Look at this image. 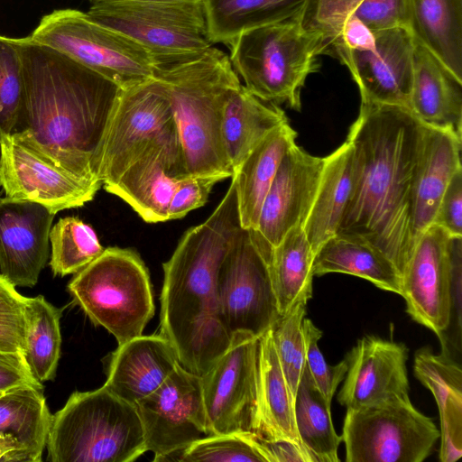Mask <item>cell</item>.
<instances>
[{
  "mask_svg": "<svg viewBox=\"0 0 462 462\" xmlns=\"http://www.w3.org/2000/svg\"><path fill=\"white\" fill-rule=\"evenodd\" d=\"M289 121L276 104L265 105L242 84L229 96L223 113L222 138L233 173L275 127Z\"/></svg>",
  "mask_w": 462,
  "mask_h": 462,
  "instance_id": "cell-28",
  "label": "cell"
},
{
  "mask_svg": "<svg viewBox=\"0 0 462 462\" xmlns=\"http://www.w3.org/2000/svg\"><path fill=\"white\" fill-rule=\"evenodd\" d=\"M24 91L18 40L0 35V139L14 133Z\"/></svg>",
  "mask_w": 462,
  "mask_h": 462,
  "instance_id": "cell-41",
  "label": "cell"
},
{
  "mask_svg": "<svg viewBox=\"0 0 462 462\" xmlns=\"http://www.w3.org/2000/svg\"><path fill=\"white\" fill-rule=\"evenodd\" d=\"M230 61L245 87L259 99L300 111V90L328 54L325 37L298 19L245 32L227 44Z\"/></svg>",
  "mask_w": 462,
  "mask_h": 462,
  "instance_id": "cell-6",
  "label": "cell"
},
{
  "mask_svg": "<svg viewBox=\"0 0 462 462\" xmlns=\"http://www.w3.org/2000/svg\"><path fill=\"white\" fill-rule=\"evenodd\" d=\"M424 127L407 107L361 100L346 138L355 176L336 236L378 248L401 275L415 245L412 193Z\"/></svg>",
  "mask_w": 462,
  "mask_h": 462,
  "instance_id": "cell-1",
  "label": "cell"
},
{
  "mask_svg": "<svg viewBox=\"0 0 462 462\" xmlns=\"http://www.w3.org/2000/svg\"><path fill=\"white\" fill-rule=\"evenodd\" d=\"M23 387L43 389L31 372L24 355L0 351V393Z\"/></svg>",
  "mask_w": 462,
  "mask_h": 462,
  "instance_id": "cell-46",
  "label": "cell"
},
{
  "mask_svg": "<svg viewBox=\"0 0 462 462\" xmlns=\"http://www.w3.org/2000/svg\"><path fill=\"white\" fill-rule=\"evenodd\" d=\"M206 221L188 229L163 263L160 334L177 351L182 367L202 375L228 347L231 336L219 314L220 265L242 228L236 180Z\"/></svg>",
  "mask_w": 462,
  "mask_h": 462,
  "instance_id": "cell-3",
  "label": "cell"
},
{
  "mask_svg": "<svg viewBox=\"0 0 462 462\" xmlns=\"http://www.w3.org/2000/svg\"><path fill=\"white\" fill-rule=\"evenodd\" d=\"M294 420L300 442L311 462H337L342 441L335 430L329 404L306 365L294 398Z\"/></svg>",
  "mask_w": 462,
  "mask_h": 462,
  "instance_id": "cell-34",
  "label": "cell"
},
{
  "mask_svg": "<svg viewBox=\"0 0 462 462\" xmlns=\"http://www.w3.org/2000/svg\"><path fill=\"white\" fill-rule=\"evenodd\" d=\"M91 3L97 2V0H89Z\"/></svg>",
  "mask_w": 462,
  "mask_h": 462,
  "instance_id": "cell-50",
  "label": "cell"
},
{
  "mask_svg": "<svg viewBox=\"0 0 462 462\" xmlns=\"http://www.w3.org/2000/svg\"><path fill=\"white\" fill-rule=\"evenodd\" d=\"M97 1H100V0H97ZM121 1H132V2H180V1H193V0H121Z\"/></svg>",
  "mask_w": 462,
  "mask_h": 462,
  "instance_id": "cell-49",
  "label": "cell"
},
{
  "mask_svg": "<svg viewBox=\"0 0 462 462\" xmlns=\"http://www.w3.org/2000/svg\"><path fill=\"white\" fill-rule=\"evenodd\" d=\"M374 36L371 50L337 48L332 55L349 69L361 100L409 109L415 39L404 27L379 31Z\"/></svg>",
  "mask_w": 462,
  "mask_h": 462,
  "instance_id": "cell-17",
  "label": "cell"
},
{
  "mask_svg": "<svg viewBox=\"0 0 462 462\" xmlns=\"http://www.w3.org/2000/svg\"><path fill=\"white\" fill-rule=\"evenodd\" d=\"M297 132L284 122L271 131L245 158L232 177L236 180L241 226L254 229L264 197Z\"/></svg>",
  "mask_w": 462,
  "mask_h": 462,
  "instance_id": "cell-27",
  "label": "cell"
},
{
  "mask_svg": "<svg viewBox=\"0 0 462 462\" xmlns=\"http://www.w3.org/2000/svg\"><path fill=\"white\" fill-rule=\"evenodd\" d=\"M0 462H29L24 446L10 433L0 432Z\"/></svg>",
  "mask_w": 462,
  "mask_h": 462,
  "instance_id": "cell-48",
  "label": "cell"
},
{
  "mask_svg": "<svg viewBox=\"0 0 462 462\" xmlns=\"http://www.w3.org/2000/svg\"><path fill=\"white\" fill-rule=\"evenodd\" d=\"M433 224L462 236V169L451 178L440 199Z\"/></svg>",
  "mask_w": 462,
  "mask_h": 462,
  "instance_id": "cell-45",
  "label": "cell"
},
{
  "mask_svg": "<svg viewBox=\"0 0 462 462\" xmlns=\"http://www.w3.org/2000/svg\"><path fill=\"white\" fill-rule=\"evenodd\" d=\"M188 177L176 126L152 143L106 190L126 202L145 222L168 220L173 193Z\"/></svg>",
  "mask_w": 462,
  "mask_h": 462,
  "instance_id": "cell-19",
  "label": "cell"
},
{
  "mask_svg": "<svg viewBox=\"0 0 462 462\" xmlns=\"http://www.w3.org/2000/svg\"><path fill=\"white\" fill-rule=\"evenodd\" d=\"M269 255L249 229L236 236L218 271L217 296L221 321L230 336L246 331L261 336L280 318Z\"/></svg>",
  "mask_w": 462,
  "mask_h": 462,
  "instance_id": "cell-11",
  "label": "cell"
},
{
  "mask_svg": "<svg viewBox=\"0 0 462 462\" xmlns=\"http://www.w3.org/2000/svg\"><path fill=\"white\" fill-rule=\"evenodd\" d=\"M101 185L59 168L11 134L0 139V187L8 198L41 204L56 214L92 200Z\"/></svg>",
  "mask_w": 462,
  "mask_h": 462,
  "instance_id": "cell-16",
  "label": "cell"
},
{
  "mask_svg": "<svg viewBox=\"0 0 462 462\" xmlns=\"http://www.w3.org/2000/svg\"><path fill=\"white\" fill-rule=\"evenodd\" d=\"M325 157L308 153L296 143L284 154L264 197L254 229L259 245L272 249L292 227L303 226L313 204Z\"/></svg>",
  "mask_w": 462,
  "mask_h": 462,
  "instance_id": "cell-18",
  "label": "cell"
},
{
  "mask_svg": "<svg viewBox=\"0 0 462 462\" xmlns=\"http://www.w3.org/2000/svg\"><path fill=\"white\" fill-rule=\"evenodd\" d=\"M262 440L271 462H311L304 448L294 442L288 440H265L263 439Z\"/></svg>",
  "mask_w": 462,
  "mask_h": 462,
  "instance_id": "cell-47",
  "label": "cell"
},
{
  "mask_svg": "<svg viewBox=\"0 0 462 462\" xmlns=\"http://www.w3.org/2000/svg\"><path fill=\"white\" fill-rule=\"evenodd\" d=\"M88 15L129 37L154 58L199 53L209 42L202 0L132 2L100 0Z\"/></svg>",
  "mask_w": 462,
  "mask_h": 462,
  "instance_id": "cell-9",
  "label": "cell"
},
{
  "mask_svg": "<svg viewBox=\"0 0 462 462\" xmlns=\"http://www.w3.org/2000/svg\"><path fill=\"white\" fill-rule=\"evenodd\" d=\"M259 339L246 331L232 334L228 347L200 375L210 435L254 432Z\"/></svg>",
  "mask_w": 462,
  "mask_h": 462,
  "instance_id": "cell-14",
  "label": "cell"
},
{
  "mask_svg": "<svg viewBox=\"0 0 462 462\" xmlns=\"http://www.w3.org/2000/svg\"><path fill=\"white\" fill-rule=\"evenodd\" d=\"M414 374L436 400L440 421L462 422V369L442 343L439 355L423 347L414 356Z\"/></svg>",
  "mask_w": 462,
  "mask_h": 462,
  "instance_id": "cell-37",
  "label": "cell"
},
{
  "mask_svg": "<svg viewBox=\"0 0 462 462\" xmlns=\"http://www.w3.org/2000/svg\"><path fill=\"white\" fill-rule=\"evenodd\" d=\"M305 314L306 305L297 304L281 315L271 327L277 357L294 398L306 365L302 328Z\"/></svg>",
  "mask_w": 462,
  "mask_h": 462,
  "instance_id": "cell-40",
  "label": "cell"
},
{
  "mask_svg": "<svg viewBox=\"0 0 462 462\" xmlns=\"http://www.w3.org/2000/svg\"><path fill=\"white\" fill-rule=\"evenodd\" d=\"M308 0H202L208 37L228 44L261 26L299 19Z\"/></svg>",
  "mask_w": 462,
  "mask_h": 462,
  "instance_id": "cell-31",
  "label": "cell"
},
{
  "mask_svg": "<svg viewBox=\"0 0 462 462\" xmlns=\"http://www.w3.org/2000/svg\"><path fill=\"white\" fill-rule=\"evenodd\" d=\"M60 310L42 295L27 298L24 357L41 383L52 380L60 356Z\"/></svg>",
  "mask_w": 462,
  "mask_h": 462,
  "instance_id": "cell-36",
  "label": "cell"
},
{
  "mask_svg": "<svg viewBox=\"0 0 462 462\" xmlns=\"http://www.w3.org/2000/svg\"><path fill=\"white\" fill-rule=\"evenodd\" d=\"M180 365L173 345L162 334L138 336L110 356L104 386L135 404L155 391Z\"/></svg>",
  "mask_w": 462,
  "mask_h": 462,
  "instance_id": "cell-22",
  "label": "cell"
},
{
  "mask_svg": "<svg viewBox=\"0 0 462 462\" xmlns=\"http://www.w3.org/2000/svg\"><path fill=\"white\" fill-rule=\"evenodd\" d=\"M147 451L153 461L210 435L200 375L180 365L152 393L136 403Z\"/></svg>",
  "mask_w": 462,
  "mask_h": 462,
  "instance_id": "cell-15",
  "label": "cell"
},
{
  "mask_svg": "<svg viewBox=\"0 0 462 462\" xmlns=\"http://www.w3.org/2000/svg\"><path fill=\"white\" fill-rule=\"evenodd\" d=\"M55 214L44 206L0 199V271L15 287H32L50 255Z\"/></svg>",
  "mask_w": 462,
  "mask_h": 462,
  "instance_id": "cell-21",
  "label": "cell"
},
{
  "mask_svg": "<svg viewBox=\"0 0 462 462\" xmlns=\"http://www.w3.org/2000/svg\"><path fill=\"white\" fill-rule=\"evenodd\" d=\"M161 461L271 462L262 439L254 432L208 435Z\"/></svg>",
  "mask_w": 462,
  "mask_h": 462,
  "instance_id": "cell-39",
  "label": "cell"
},
{
  "mask_svg": "<svg viewBox=\"0 0 462 462\" xmlns=\"http://www.w3.org/2000/svg\"><path fill=\"white\" fill-rule=\"evenodd\" d=\"M302 328L306 346V366L316 386L331 404L338 384L346 376L347 362L345 358L335 365H328L319 347L322 331L306 318L303 319Z\"/></svg>",
  "mask_w": 462,
  "mask_h": 462,
  "instance_id": "cell-43",
  "label": "cell"
},
{
  "mask_svg": "<svg viewBox=\"0 0 462 462\" xmlns=\"http://www.w3.org/2000/svg\"><path fill=\"white\" fill-rule=\"evenodd\" d=\"M314 256L301 225L273 247L268 264L280 315L311 299Z\"/></svg>",
  "mask_w": 462,
  "mask_h": 462,
  "instance_id": "cell-33",
  "label": "cell"
},
{
  "mask_svg": "<svg viewBox=\"0 0 462 462\" xmlns=\"http://www.w3.org/2000/svg\"><path fill=\"white\" fill-rule=\"evenodd\" d=\"M175 126L169 93L153 77L122 89L105 134L98 177L113 184L154 141Z\"/></svg>",
  "mask_w": 462,
  "mask_h": 462,
  "instance_id": "cell-12",
  "label": "cell"
},
{
  "mask_svg": "<svg viewBox=\"0 0 462 462\" xmlns=\"http://www.w3.org/2000/svg\"><path fill=\"white\" fill-rule=\"evenodd\" d=\"M27 297L0 274V351L24 355Z\"/></svg>",
  "mask_w": 462,
  "mask_h": 462,
  "instance_id": "cell-42",
  "label": "cell"
},
{
  "mask_svg": "<svg viewBox=\"0 0 462 462\" xmlns=\"http://www.w3.org/2000/svg\"><path fill=\"white\" fill-rule=\"evenodd\" d=\"M154 77L167 88L188 176L233 171L226 155L222 121L226 103L241 83L219 49L155 58Z\"/></svg>",
  "mask_w": 462,
  "mask_h": 462,
  "instance_id": "cell-4",
  "label": "cell"
},
{
  "mask_svg": "<svg viewBox=\"0 0 462 462\" xmlns=\"http://www.w3.org/2000/svg\"><path fill=\"white\" fill-rule=\"evenodd\" d=\"M46 448L51 462H132L147 451L136 405L104 385L74 392L51 415Z\"/></svg>",
  "mask_w": 462,
  "mask_h": 462,
  "instance_id": "cell-5",
  "label": "cell"
},
{
  "mask_svg": "<svg viewBox=\"0 0 462 462\" xmlns=\"http://www.w3.org/2000/svg\"><path fill=\"white\" fill-rule=\"evenodd\" d=\"M462 136L449 129L426 125L412 193V230L416 240L434 222L442 195L462 169Z\"/></svg>",
  "mask_w": 462,
  "mask_h": 462,
  "instance_id": "cell-23",
  "label": "cell"
},
{
  "mask_svg": "<svg viewBox=\"0 0 462 462\" xmlns=\"http://www.w3.org/2000/svg\"><path fill=\"white\" fill-rule=\"evenodd\" d=\"M356 17L374 32L409 26L407 0H308L298 19L320 32L329 47L341 24Z\"/></svg>",
  "mask_w": 462,
  "mask_h": 462,
  "instance_id": "cell-30",
  "label": "cell"
},
{
  "mask_svg": "<svg viewBox=\"0 0 462 462\" xmlns=\"http://www.w3.org/2000/svg\"><path fill=\"white\" fill-rule=\"evenodd\" d=\"M409 31L462 81V0H407Z\"/></svg>",
  "mask_w": 462,
  "mask_h": 462,
  "instance_id": "cell-29",
  "label": "cell"
},
{
  "mask_svg": "<svg viewBox=\"0 0 462 462\" xmlns=\"http://www.w3.org/2000/svg\"><path fill=\"white\" fill-rule=\"evenodd\" d=\"M221 175L188 176L176 188L168 210V220L178 219L202 207L216 183L225 180Z\"/></svg>",
  "mask_w": 462,
  "mask_h": 462,
  "instance_id": "cell-44",
  "label": "cell"
},
{
  "mask_svg": "<svg viewBox=\"0 0 462 462\" xmlns=\"http://www.w3.org/2000/svg\"><path fill=\"white\" fill-rule=\"evenodd\" d=\"M409 110L426 125L462 136V81L417 41Z\"/></svg>",
  "mask_w": 462,
  "mask_h": 462,
  "instance_id": "cell-24",
  "label": "cell"
},
{
  "mask_svg": "<svg viewBox=\"0 0 462 462\" xmlns=\"http://www.w3.org/2000/svg\"><path fill=\"white\" fill-rule=\"evenodd\" d=\"M50 266L54 275L75 274L104 251L91 226L78 217H66L50 232Z\"/></svg>",
  "mask_w": 462,
  "mask_h": 462,
  "instance_id": "cell-38",
  "label": "cell"
},
{
  "mask_svg": "<svg viewBox=\"0 0 462 462\" xmlns=\"http://www.w3.org/2000/svg\"><path fill=\"white\" fill-rule=\"evenodd\" d=\"M293 404L294 397L279 363L270 328L259 339L254 432L265 440H288L303 448L296 430Z\"/></svg>",
  "mask_w": 462,
  "mask_h": 462,
  "instance_id": "cell-25",
  "label": "cell"
},
{
  "mask_svg": "<svg viewBox=\"0 0 462 462\" xmlns=\"http://www.w3.org/2000/svg\"><path fill=\"white\" fill-rule=\"evenodd\" d=\"M42 390L23 387L0 396V432L24 446L29 462L42 461L51 420Z\"/></svg>",
  "mask_w": 462,
  "mask_h": 462,
  "instance_id": "cell-35",
  "label": "cell"
},
{
  "mask_svg": "<svg viewBox=\"0 0 462 462\" xmlns=\"http://www.w3.org/2000/svg\"><path fill=\"white\" fill-rule=\"evenodd\" d=\"M313 275L346 273L367 280L379 289L401 295L402 275L378 248L365 242L334 236L317 251Z\"/></svg>",
  "mask_w": 462,
  "mask_h": 462,
  "instance_id": "cell-32",
  "label": "cell"
},
{
  "mask_svg": "<svg viewBox=\"0 0 462 462\" xmlns=\"http://www.w3.org/2000/svg\"><path fill=\"white\" fill-rule=\"evenodd\" d=\"M460 261L462 236L432 224L416 240L402 273L407 313L439 337L451 321L453 276Z\"/></svg>",
  "mask_w": 462,
  "mask_h": 462,
  "instance_id": "cell-13",
  "label": "cell"
},
{
  "mask_svg": "<svg viewBox=\"0 0 462 462\" xmlns=\"http://www.w3.org/2000/svg\"><path fill=\"white\" fill-rule=\"evenodd\" d=\"M17 40L24 91L11 135L59 168L101 182L102 144L122 88L28 36Z\"/></svg>",
  "mask_w": 462,
  "mask_h": 462,
  "instance_id": "cell-2",
  "label": "cell"
},
{
  "mask_svg": "<svg viewBox=\"0 0 462 462\" xmlns=\"http://www.w3.org/2000/svg\"><path fill=\"white\" fill-rule=\"evenodd\" d=\"M408 348L402 343L365 336L346 356L347 371L337 394L346 409L409 399Z\"/></svg>",
  "mask_w": 462,
  "mask_h": 462,
  "instance_id": "cell-20",
  "label": "cell"
},
{
  "mask_svg": "<svg viewBox=\"0 0 462 462\" xmlns=\"http://www.w3.org/2000/svg\"><path fill=\"white\" fill-rule=\"evenodd\" d=\"M341 437L347 462H421L439 430L409 398L346 409Z\"/></svg>",
  "mask_w": 462,
  "mask_h": 462,
  "instance_id": "cell-10",
  "label": "cell"
},
{
  "mask_svg": "<svg viewBox=\"0 0 462 462\" xmlns=\"http://www.w3.org/2000/svg\"><path fill=\"white\" fill-rule=\"evenodd\" d=\"M354 176L353 148L346 140L325 157L316 196L302 226L314 254L336 236L351 197Z\"/></svg>",
  "mask_w": 462,
  "mask_h": 462,
  "instance_id": "cell-26",
  "label": "cell"
},
{
  "mask_svg": "<svg viewBox=\"0 0 462 462\" xmlns=\"http://www.w3.org/2000/svg\"><path fill=\"white\" fill-rule=\"evenodd\" d=\"M74 302L118 345L143 335L154 314L148 270L132 249L108 247L68 284Z\"/></svg>",
  "mask_w": 462,
  "mask_h": 462,
  "instance_id": "cell-7",
  "label": "cell"
},
{
  "mask_svg": "<svg viewBox=\"0 0 462 462\" xmlns=\"http://www.w3.org/2000/svg\"><path fill=\"white\" fill-rule=\"evenodd\" d=\"M28 37L65 54L122 89L154 77L156 61L149 51L79 10L59 9L42 16Z\"/></svg>",
  "mask_w": 462,
  "mask_h": 462,
  "instance_id": "cell-8",
  "label": "cell"
},
{
  "mask_svg": "<svg viewBox=\"0 0 462 462\" xmlns=\"http://www.w3.org/2000/svg\"><path fill=\"white\" fill-rule=\"evenodd\" d=\"M3 393H0V396L2 395Z\"/></svg>",
  "mask_w": 462,
  "mask_h": 462,
  "instance_id": "cell-51",
  "label": "cell"
}]
</instances>
